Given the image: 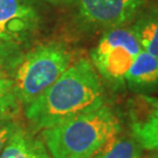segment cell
Segmentation results:
<instances>
[{
	"mask_svg": "<svg viewBox=\"0 0 158 158\" xmlns=\"http://www.w3.org/2000/svg\"><path fill=\"white\" fill-rule=\"evenodd\" d=\"M106 104L104 85L88 59L72 62L62 75L25 107V116L35 130L55 127Z\"/></svg>",
	"mask_w": 158,
	"mask_h": 158,
	"instance_id": "obj_1",
	"label": "cell"
},
{
	"mask_svg": "<svg viewBox=\"0 0 158 158\" xmlns=\"http://www.w3.org/2000/svg\"><path fill=\"white\" fill-rule=\"evenodd\" d=\"M122 131L118 115L107 104L41 131L51 158H93Z\"/></svg>",
	"mask_w": 158,
	"mask_h": 158,
	"instance_id": "obj_2",
	"label": "cell"
},
{
	"mask_svg": "<svg viewBox=\"0 0 158 158\" xmlns=\"http://www.w3.org/2000/svg\"><path fill=\"white\" fill-rule=\"evenodd\" d=\"M72 54L61 42H47L23 53L13 75L14 91L26 107L48 89L72 64Z\"/></svg>",
	"mask_w": 158,
	"mask_h": 158,
	"instance_id": "obj_3",
	"label": "cell"
},
{
	"mask_svg": "<svg viewBox=\"0 0 158 158\" xmlns=\"http://www.w3.org/2000/svg\"><path fill=\"white\" fill-rule=\"evenodd\" d=\"M142 51L130 26L104 31L90 52V62L103 85L114 91L125 89V76L132 61Z\"/></svg>",
	"mask_w": 158,
	"mask_h": 158,
	"instance_id": "obj_4",
	"label": "cell"
},
{
	"mask_svg": "<svg viewBox=\"0 0 158 158\" xmlns=\"http://www.w3.org/2000/svg\"><path fill=\"white\" fill-rule=\"evenodd\" d=\"M147 0H73L81 25L90 29L128 26L143 10Z\"/></svg>",
	"mask_w": 158,
	"mask_h": 158,
	"instance_id": "obj_5",
	"label": "cell"
},
{
	"mask_svg": "<svg viewBox=\"0 0 158 158\" xmlns=\"http://www.w3.org/2000/svg\"><path fill=\"white\" fill-rule=\"evenodd\" d=\"M39 25V13L28 0H0V41L23 47Z\"/></svg>",
	"mask_w": 158,
	"mask_h": 158,
	"instance_id": "obj_6",
	"label": "cell"
},
{
	"mask_svg": "<svg viewBox=\"0 0 158 158\" xmlns=\"http://www.w3.org/2000/svg\"><path fill=\"white\" fill-rule=\"evenodd\" d=\"M129 113L130 134L148 152H158V98L138 96Z\"/></svg>",
	"mask_w": 158,
	"mask_h": 158,
	"instance_id": "obj_7",
	"label": "cell"
},
{
	"mask_svg": "<svg viewBox=\"0 0 158 158\" xmlns=\"http://www.w3.org/2000/svg\"><path fill=\"white\" fill-rule=\"evenodd\" d=\"M125 88L137 96L158 93V57L141 51L125 76Z\"/></svg>",
	"mask_w": 158,
	"mask_h": 158,
	"instance_id": "obj_8",
	"label": "cell"
},
{
	"mask_svg": "<svg viewBox=\"0 0 158 158\" xmlns=\"http://www.w3.org/2000/svg\"><path fill=\"white\" fill-rule=\"evenodd\" d=\"M0 158H51L44 139L19 124L7 141Z\"/></svg>",
	"mask_w": 158,
	"mask_h": 158,
	"instance_id": "obj_9",
	"label": "cell"
},
{
	"mask_svg": "<svg viewBox=\"0 0 158 158\" xmlns=\"http://www.w3.org/2000/svg\"><path fill=\"white\" fill-rule=\"evenodd\" d=\"M130 27L142 51L158 57V8L142 10Z\"/></svg>",
	"mask_w": 158,
	"mask_h": 158,
	"instance_id": "obj_10",
	"label": "cell"
},
{
	"mask_svg": "<svg viewBox=\"0 0 158 158\" xmlns=\"http://www.w3.org/2000/svg\"><path fill=\"white\" fill-rule=\"evenodd\" d=\"M143 153V148L131 134L121 131L106 143L93 158H138Z\"/></svg>",
	"mask_w": 158,
	"mask_h": 158,
	"instance_id": "obj_11",
	"label": "cell"
},
{
	"mask_svg": "<svg viewBox=\"0 0 158 158\" xmlns=\"http://www.w3.org/2000/svg\"><path fill=\"white\" fill-rule=\"evenodd\" d=\"M23 56L21 47L0 41V79H12Z\"/></svg>",
	"mask_w": 158,
	"mask_h": 158,
	"instance_id": "obj_12",
	"label": "cell"
},
{
	"mask_svg": "<svg viewBox=\"0 0 158 158\" xmlns=\"http://www.w3.org/2000/svg\"><path fill=\"white\" fill-rule=\"evenodd\" d=\"M20 107L12 79H0V116L17 115Z\"/></svg>",
	"mask_w": 158,
	"mask_h": 158,
	"instance_id": "obj_13",
	"label": "cell"
},
{
	"mask_svg": "<svg viewBox=\"0 0 158 158\" xmlns=\"http://www.w3.org/2000/svg\"><path fill=\"white\" fill-rule=\"evenodd\" d=\"M17 115H2L0 116V153L10 139L12 134L19 127Z\"/></svg>",
	"mask_w": 158,
	"mask_h": 158,
	"instance_id": "obj_14",
	"label": "cell"
},
{
	"mask_svg": "<svg viewBox=\"0 0 158 158\" xmlns=\"http://www.w3.org/2000/svg\"><path fill=\"white\" fill-rule=\"evenodd\" d=\"M45 1H48L53 5H60V4H72L73 0H45Z\"/></svg>",
	"mask_w": 158,
	"mask_h": 158,
	"instance_id": "obj_15",
	"label": "cell"
},
{
	"mask_svg": "<svg viewBox=\"0 0 158 158\" xmlns=\"http://www.w3.org/2000/svg\"><path fill=\"white\" fill-rule=\"evenodd\" d=\"M138 158H158V152H150L149 155H142L141 157Z\"/></svg>",
	"mask_w": 158,
	"mask_h": 158,
	"instance_id": "obj_16",
	"label": "cell"
}]
</instances>
